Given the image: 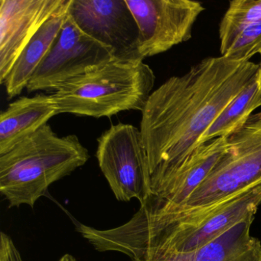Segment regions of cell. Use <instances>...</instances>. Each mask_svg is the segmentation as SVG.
I'll return each mask as SVG.
<instances>
[{
	"label": "cell",
	"instance_id": "4fadbf2b",
	"mask_svg": "<svg viewBox=\"0 0 261 261\" xmlns=\"http://www.w3.org/2000/svg\"><path fill=\"white\" fill-rule=\"evenodd\" d=\"M254 217H246L200 248L169 261H261V241L250 233Z\"/></svg>",
	"mask_w": 261,
	"mask_h": 261
},
{
	"label": "cell",
	"instance_id": "8fae6325",
	"mask_svg": "<svg viewBox=\"0 0 261 261\" xmlns=\"http://www.w3.org/2000/svg\"><path fill=\"white\" fill-rule=\"evenodd\" d=\"M227 149V137L199 145L178 166L152 180V193L172 204L182 205Z\"/></svg>",
	"mask_w": 261,
	"mask_h": 261
},
{
	"label": "cell",
	"instance_id": "5b68a950",
	"mask_svg": "<svg viewBox=\"0 0 261 261\" xmlns=\"http://www.w3.org/2000/svg\"><path fill=\"white\" fill-rule=\"evenodd\" d=\"M96 156L118 201L136 198L142 204L153 194L149 160L138 128L112 125L97 140Z\"/></svg>",
	"mask_w": 261,
	"mask_h": 261
},
{
	"label": "cell",
	"instance_id": "277c9868",
	"mask_svg": "<svg viewBox=\"0 0 261 261\" xmlns=\"http://www.w3.org/2000/svg\"><path fill=\"white\" fill-rule=\"evenodd\" d=\"M155 76L142 60L111 62L71 79L53 94L58 114L101 118L126 111L142 112Z\"/></svg>",
	"mask_w": 261,
	"mask_h": 261
},
{
	"label": "cell",
	"instance_id": "ba28073f",
	"mask_svg": "<svg viewBox=\"0 0 261 261\" xmlns=\"http://www.w3.org/2000/svg\"><path fill=\"white\" fill-rule=\"evenodd\" d=\"M140 30L142 60L166 53L192 38L193 27L205 10L192 0H126Z\"/></svg>",
	"mask_w": 261,
	"mask_h": 261
},
{
	"label": "cell",
	"instance_id": "7a4b0ae2",
	"mask_svg": "<svg viewBox=\"0 0 261 261\" xmlns=\"http://www.w3.org/2000/svg\"><path fill=\"white\" fill-rule=\"evenodd\" d=\"M261 204V182L211 204L176 205L152 194L126 224L77 230L96 250L124 253L134 261H169L204 246L250 215Z\"/></svg>",
	"mask_w": 261,
	"mask_h": 261
},
{
	"label": "cell",
	"instance_id": "2e32d148",
	"mask_svg": "<svg viewBox=\"0 0 261 261\" xmlns=\"http://www.w3.org/2000/svg\"><path fill=\"white\" fill-rule=\"evenodd\" d=\"M261 22V0L230 1L219 25L221 55L245 27Z\"/></svg>",
	"mask_w": 261,
	"mask_h": 261
},
{
	"label": "cell",
	"instance_id": "ac0fdd59",
	"mask_svg": "<svg viewBox=\"0 0 261 261\" xmlns=\"http://www.w3.org/2000/svg\"><path fill=\"white\" fill-rule=\"evenodd\" d=\"M0 261H23L13 241H4L0 245ZM58 261H77V259L72 255L66 253Z\"/></svg>",
	"mask_w": 261,
	"mask_h": 261
},
{
	"label": "cell",
	"instance_id": "6da1fadb",
	"mask_svg": "<svg viewBox=\"0 0 261 261\" xmlns=\"http://www.w3.org/2000/svg\"><path fill=\"white\" fill-rule=\"evenodd\" d=\"M259 65L207 57L152 91L142 111L140 132L151 178L180 164L224 108L257 74Z\"/></svg>",
	"mask_w": 261,
	"mask_h": 261
},
{
	"label": "cell",
	"instance_id": "30bf717a",
	"mask_svg": "<svg viewBox=\"0 0 261 261\" xmlns=\"http://www.w3.org/2000/svg\"><path fill=\"white\" fill-rule=\"evenodd\" d=\"M65 0H0V83L27 44Z\"/></svg>",
	"mask_w": 261,
	"mask_h": 261
},
{
	"label": "cell",
	"instance_id": "7c38bea8",
	"mask_svg": "<svg viewBox=\"0 0 261 261\" xmlns=\"http://www.w3.org/2000/svg\"><path fill=\"white\" fill-rule=\"evenodd\" d=\"M56 115L57 108L51 94L19 97L10 103L0 115V154L48 124Z\"/></svg>",
	"mask_w": 261,
	"mask_h": 261
},
{
	"label": "cell",
	"instance_id": "52a82bcc",
	"mask_svg": "<svg viewBox=\"0 0 261 261\" xmlns=\"http://www.w3.org/2000/svg\"><path fill=\"white\" fill-rule=\"evenodd\" d=\"M115 59L112 50L85 34L68 13L51 49L27 89L55 91L65 82Z\"/></svg>",
	"mask_w": 261,
	"mask_h": 261
},
{
	"label": "cell",
	"instance_id": "3957f363",
	"mask_svg": "<svg viewBox=\"0 0 261 261\" xmlns=\"http://www.w3.org/2000/svg\"><path fill=\"white\" fill-rule=\"evenodd\" d=\"M89 158L77 136L59 137L48 123L0 154V192L10 207H33L51 184L83 166Z\"/></svg>",
	"mask_w": 261,
	"mask_h": 261
},
{
	"label": "cell",
	"instance_id": "5bb4252c",
	"mask_svg": "<svg viewBox=\"0 0 261 261\" xmlns=\"http://www.w3.org/2000/svg\"><path fill=\"white\" fill-rule=\"evenodd\" d=\"M70 3L71 0H65V4L43 24L19 55L4 83L10 98L19 95L28 86L60 33L68 16Z\"/></svg>",
	"mask_w": 261,
	"mask_h": 261
},
{
	"label": "cell",
	"instance_id": "9c48e42d",
	"mask_svg": "<svg viewBox=\"0 0 261 261\" xmlns=\"http://www.w3.org/2000/svg\"><path fill=\"white\" fill-rule=\"evenodd\" d=\"M68 14L85 34L111 48L115 59L142 60L140 30L126 0H71Z\"/></svg>",
	"mask_w": 261,
	"mask_h": 261
},
{
	"label": "cell",
	"instance_id": "8992f818",
	"mask_svg": "<svg viewBox=\"0 0 261 261\" xmlns=\"http://www.w3.org/2000/svg\"><path fill=\"white\" fill-rule=\"evenodd\" d=\"M228 149L182 205L211 204L242 190L261 176V111L227 137Z\"/></svg>",
	"mask_w": 261,
	"mask_h": 261
},
{
	"label": "cell",
	"instance_id": "ffe728a7",
	"mask_svg": "<svg viewBox=\"0 0 261 261\" xmlns=\"http://www.w3.org/2000/svg\"><path fill=\"white\" fill-rule=\"evenodd\" d=\"M257 181H259V182H261V176L259 177V179L257 180Z\"/></svg>",
	"mask_w": 261,
	"mask_h": 261
},
{
	"label": "cell",
	"instance_id": "9a60e30c",
	"mask_svg": "<svg viewBox=\"0 0 261 261\" xmlns=\"http://www.w3.org/2000/svg\"><path fill=\"white\" fill-rule=\"evenodd\" d=\"M259 107H261V90L258 85L256 74L250 83L217 117L201 137L197 146L215 139L231 135L247 123Z\"/></svg>",
	"mask_w": 261,
	"mask_h": 261
},
{
	"label": "cell",
	"instance_id": "e0dca14e",
	"mask_svg": "<svg viewBox=\"0 0 261 261\" xmlns=\"http://www.w3.org/2000/svg\"><path fill=\"white\" fill-rule=\"evenodd\" d=\"M261 47V22L245 27L231 43L226 48L221 56L234 61H250L259 53Z\"/></svg>",
	"mask_w": 261,
	"mask_h": 261
},
{
	"label": "cell",
	"instance_id": "d6986e66",
	"mask_svg": "<svg viewBox=\"0 0 261 261\" xmlns=\"http://www.w3.org/2000/svg\"><path fill=\"white\" fill-rule=\"evenodd\" d=\"M258 54L260 55V63L259 65V68H258L257 71V82L259 85V89L261 90V47L259 50V53Z\"/></svg>",
	"mask_w": 261,
	"mask_h": 261
}]
</instances>
